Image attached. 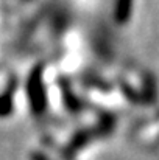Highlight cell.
I'll list each match as a JSON object with an SVG mask.
<instances>
[{"mask_svg": "<svg viewBox=\"0 0 159 160\" xmlns=\"http://www.w3.org/2000/svg\"><path fill=\"white\" fill-rule=\"evenodd\" d=\"M28 95L34 110H41V107L44 106V87L39 70H34L28 79Z\"/></svg>", "mask_w": 159, "mask_h": 160, "instance_id": "6da1fadb", "label": "cell"}, {"mask_svg": "<svg viewBox=\"0 0 159 160\" xmlns=\"http://www.w3.org/2000/svg\"><path fill=\"white\" fill-rule=\"evenodd\" d=\"M13 110V86L0 93V117L9 115Z\"/></svg>", "mask_w": 159, "mask_h": 160, "instance_id": "7a4b0ae2", "label": "cell"}, {"mask_svg": "<svg viewBox=\"0 0 159 160\" xmlns=\"http://www.w3.org/2000/svg\"><path fill=\"white\" fill-rule=\"evenodd\" d=\"M130 6H131V0H119L117 3V16L120 20H125L128 12H130Z\"/></svg>", "mask_w": 159, "mask_h": 160, "instance_id": "3957f363", "label": "cell"}]
</instances>
